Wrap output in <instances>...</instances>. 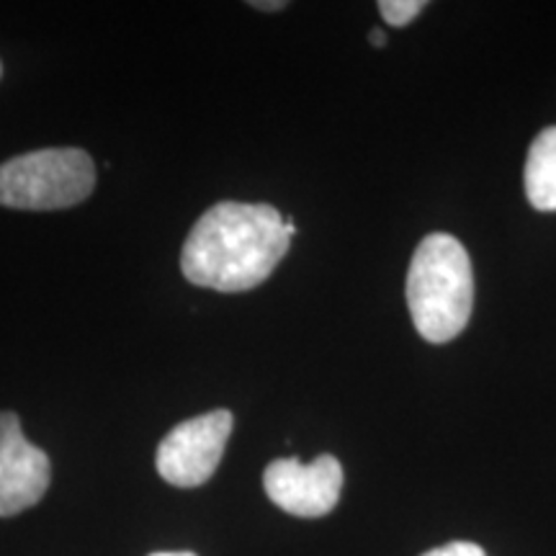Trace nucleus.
Here are the masks:
<instances>
[{
  "instance_id": "f257e3e1",
  "label": "nucleus",
  "mask_w": 556,
  "mask_h": 556,
  "mask_svg": "<svg viewBox=\"0 0 556 556\" xmlns=\"http://www.w3.org/2000/svg\"><path fill=\"white\" fill-rule=\"evenodd\" d=\"M296 235L270 204L219 201L199 217L180 250V270L193 287L238 294L261 287Z\"/></svg>"
},
{
  "instance_id": "f03ea898",
  "label": "nucleus",
  "mask_w": 556,
  "mask_h": 556,
  "mask_svg": "<svg viewBox=\"0 0 556 556\" xmlns=\"http://www.w3.org/2000/svg\"><path fill=\"white\" fill-rule=\"evenodd\" d=\"M407 307L422 340L448 343L467 328L475 307V274L467 248L446 232L417 245L407 270Z\"/></svg>"
},
{
  "instance_id": "7ed1b4c3",
  "label": "nucleus",
  "mask_w": 556,
  "mask_h": 556,
  "mask_svg": "<svg viewBox=\"0 0 556 556\" xmlns=\"http://www.w3.org/2000/svg\"><path fill=\"white\" fill-rule=\"evenodd\" d=\"M96 189V165L86 150L50 148L0 165V206L58 212L83 204Z\"/></svg>"
},
{
  "instance_id": "20e7f679",
  "label": "nucleus",
  "mask_w": 556,
  "mask_h": 556,
  "mask_svg": "<svg viewBox=\"0 0 556 556\" xmlns=\"http://www.w3.org/2000/svg\"><path fill=\"white\" fill-rule=\"evenodd\" d=\"M229 433H232L229 409H212L178 422L157 446V475L168 484L186 490L206 484L225 456Z\"/></svg>"
},
{
  "instance_id": "39448f33",
  "label": "nucleus",
  "mask_w": 556,
  "mask_h": 556,
  "mask_svg": "<svg viewBox=\"0 0 556 556\" xmlns=\"http://www.w3.org/2000/svg\"><path fill=\"white\" fill-rule=\"evenodd\" d=\"M263 490L270 503L289 516L323 518L336 510L343 492V467L330 454L309 464L294 456L276 458L263 471Z\"/></svg>"
},
{
  "instance_id": "423d86ee",
  "label": "nucleus",
  "mask_w": 556,
  "mask_h": 556,
  "mask_svg": "<svg viewBox=\"0 0 556 556\" xmlns=\"http://www.w3.org/2000/svg\"><path fill=\"white\" fill-rule=\"evenodd\" d=\"M50 456L26 441L16 413H0V518L18 516L47 495Z\"/></svg>"
},
{
  "instance_id": "0eeeda50",
  "label": "nucleus",
  "mask_w": 556,
  "mask_h": 556,
  "mask_svg": "<svg viewBox=\"0 0 556 556\" xmlns=\"http://www.w3.org/2000/svg\"><path fill=\"white\" fill-rule=\"evenodd\" d=\"M526 197L539 212H556V127L531 142L526 157Z\"/></svg>"
},
{
  "instance_id": "6e6552de",
  "label": "nucleus",
  "mask_w": 556,
  "mask_h": 556,
  "mask_svg": "<svg viewBox=\"0 0 556 556\" xmlns=\"http://www.w3.org/2000/svg\"><path fill=\"white\" fill-rule=\"evenodd\" d=\"M426 5V0H381L379 11L389 26H397L400 29V26H407L409 21L420 16Z\"/></svg>"
},
{
  "instance_id": "1a4fd4ad",
  "label": "nucleus",
  "mask_w": 556,
  "mask_h": 556,
  "mask_svg": "<svg viewBox=\"0 0 556 556\" xmlns=\"http://www.w3.org/2000/svg\"><path fill=\"white\" fill-rule=\"evenodd\" d=\"M422 556H486V554L482 552V546L469 544V541H454V544L430 548V552H426Z\"/></svg>"
},
{
  "instance_id": "9d476101",
  "label": "nucleus",
  "mask_w": 556,
  "mask_h": 556,
  "mask_svg": "<svg viewBox=\"0 0 556 556\" xmlns=\"http://www.w3.org/2000/svg\"><path fill=\"white\" fill-rule=\"evenodd\" d=\"M253 9H261V11H281V9H287V3H283V0H276V3H258V0H253Z\"/></svg>"
},
{
  "instance_id": "9b49d317",
  "label": "nucleus",
  "mask_w": 556,
  "mask_h": 556,
  "mask_svg": "<svg viewBox=\"0 0 556 556\" xmlns=\"http://www.w3.org/2000/svg\"><path fill=\"white\" fill-rule=\"evenodd\" d=\"M368 39H371L377 47H384L387 45V37H384V31H381V29H371V34H368Z\"/></svg>"
},
{
  "instance_id": "f8f14e48",
  "label": "nucleus",
  "mask_w": 556,
  "mask_h": 556,
  "mask_svg": "<svg viewBox=\"0 0 556 556\" xmlns=\"http://www.w3.org/2000/svg\"><path fill=\"white\" fill-rule=\"evenodd\" d=\"M150 556H199V554H193V552H155Z\"/></svg>"
},
{
  "instance_id": "ddd939ff",
  "label": "nucleus",
  "mask_w": 556,
  "mask_h": 556,
  "mask_svg": "<svg viewBox=\"0 0 556 556\" xmlns=\"http://www.w3.org/2000/svg\"><path fill=\"white\" fill-rule=\"evenodd\" d=\"M0 78H3V65H0Z\"/></svg>"
}]
</instances>
